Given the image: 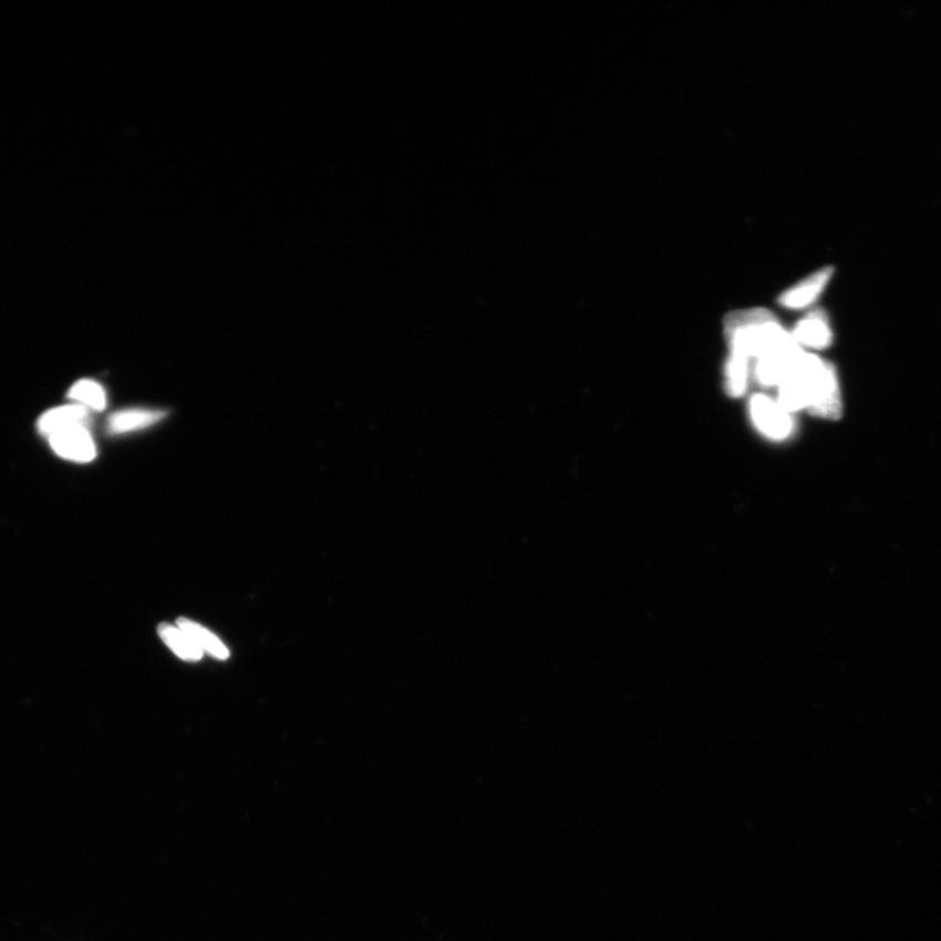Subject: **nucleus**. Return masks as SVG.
<instances>
[{"label":"nucleus","mask_w":941,"mask_h":941,"mask_svg":"<svg viewBox=\"0 0 941 941\" xmlns=\"http://www.w3.org/2000/svg\"><path fill=\"white\" fill-rule=\"evenodd\" d=\"M177 625L183 629V631L186 632L201 650L208 651L209 654H213L217 659H221V661L229 656V650L227 647L224 645V643L217 639L214 633L207 631L206 628L197 624V622L180 618L177 621Z\"/></svg>","instance_id":"11"},{"label":"nucleus","mask_w":941,"mask_h":941,"mask_svg":"<svg viewBox=\"0 0 941 941\" xmlns=\"http://www.w3.org/2000/svg\"><path fill=\"white\" fill-rule=\"evenodd\" d=\"M834 267H824V269L810 273L806 279L796 282L792 288L779 296V306L788 310H803L820 299L825 288L834 278Z\"/></svg>","instance_id":"4"},{"label":"nucleus","mask_w":941,"mask_h":941,"mask_svg":"<svg viewBox=\"0 0 941 941\" xmlns=\"http://www.w3.org/2000/svg\"><path fill=\"white\" fill-rule=\"evenodd\" d=\"M777 391V402L788 414L807 411L809 415L827 420L842 416V394L836 368L815 353L803 351Z\"/></svg>","instance_id":"1"},{"label":"nucleus","mask_w":941,"mask_h":941,"mask_svg":"<svg viewBox=\"0 0 941 941\" xmlns=\"http://www.w3.org/2000/svg\"><path fill=\"white\" fill-rule=\"evenodd\" d=\"M792 335L802 349L806 347V349L816 351L829 349L835 339L827 313L819 309L803 317L795 324Z\"/></svg>","instance_id":"5"},{"label":"nucleus","mask_w":941,"mask_h":941,"mask_svg":"<svg viewBox=\"0 0 941 941\" xmlns=\"http://www.w3.org/2000/svg\"><path fill=\"white\" fill-rule=\"evenodd\" d=\"M69 397L86 410L103 411L106 407V394L103 386L92 380H82L70 389Z\"/></svg>","instance_id":"12"},{"label":"nucleus","mask_w":941,"mask_h":941,"mask_svg":"<svg viewBox=\"0 0 941 941\" xmlns=\"http://www.w3.org/2000/svg\"><path fill=\"white\" fill-rule=\"evenodd\" d=\"M166 415V412L158 410H125L120 411L108 418L107 431L114 434H125L130 432L148 428L161 422Z\"/></svg>","instance_id":"8"},{"label":"nucleus","mask_w":941,"mask_h":941,"mask_svg":"<svg viewBox=\"0 0 941 941\" xmlns=\"http://www.w3.org/2000/svg\"><path fill=\"white\" fill-rule=\"evenodd\" d=\"M751 361L741 354L730 353L725 365V390L731 397L747 393L751 381Z\"/></svg>","instance_id":"9"},{"label":"nucleus","mask_w":941,"mask_h":941,"mask_svg":"<svg viewBox=\"0 0 941 941\" xmlns=\"http://www.w3.org/2000/svg\"><path fill=\"white\" fill-rule=\"evenodd\" d=\"M748 410L753 426L765 438L782 443L793 437L794 417L777 401L764 394H755L751 397Z\"/></svg>","instance_id":"3"},{"label":"nucleus","mask_w":941,"mask_h":941,"mask_svg":"<svg viewBox=\"0 0 941 941\" xmlns=\"http://www.w3.org/2000/svg\"><path fill=\"white\" fill-rule=\"evenodd\" d=\"M723 332L730 353L741 354L749 361L771 356L798 344L778 318L764 308L728 313L723 320Z\"/></svg>","instance_id":"2"},{"label":"nucleus","mask_w":941,"mask_h":941,"mask_svg":"<svg viewBox=\"0 0 941 941\" xmlns=\"http://www.w3.org/2000/svg\"><path fill=\"white\" fill-rule=\"evenodd\" d=\"M55 454L61 458L79 463H89L96 458V445L89 428L64 431L49 438Z\"/></svg>","instance_id":"6"},{"label":"nucleus","mask_w":941,"mask_h":941,"mask_svg":"<svg viewBox=\"0 0 941 941\" xmlns=\"http://www.w3.org/2000/svg\"><path fill=\"white\" fill-rule=\"evenodd\" d=\"M90 422V412L83 405H63L43 414L39 420V430L50 438L64 431L89 428Z\"/></svg>","instance_id":"7"},{"label":"nucleus","mask_w":941,"mask_h":941,"mask_svg":"<svg viewBox=\"0 0 941 941\" xmlns=\"http://www.w3.org/2000/svg\"><path fill=\"white\" fill-rule=\"evenodd\" d=\"M163 641L184 661L197 662L203 656V650L180 628L162 624L158 627Z\"/></svg>","instance_id":"10"}]
</instances>
